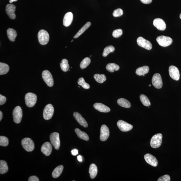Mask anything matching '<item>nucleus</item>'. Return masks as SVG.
<instances>
[{
    "label": "nucleus",
    "instance_id": "obj_13",
    "mask_svg": "<svg viewBox=\"0 0 181 181\" xmlns=\"http://www.w3.org/2000/svg\"><path fill=\"white\" fill-rule=\"evenodd\" d=\"M169 72L170 77L176 81L180 79V72L177 67L174 66H170L169 68Z\"/></svg>",
    "mask_w": 181,
    "mask_h": 181
},
{
    "label": "nucleus",
    "instance_id": "obj_46",
    "mask_svg": "<svg viewBox=\"0 0 181 181\" xmlns=\"http://www.w3.org/2000/svg\"><path fill=\"white\" fill-rule=\"evenodd\" d=\"M77 159L78 161H79L80 162H81L82 161V157L81 155H78L77 157Z\"/></svg>",
    "mask_w": 181,
    "mask_h": 181
},
{
    "label": "nucleus",
    "instance_id": "obj_29",
    "mask_svg": "<svg viewBox=\"0 0 181 181\" xmlns=\"http://www.w3.org/2000/svg\"><path fill=\"white\" fill-rule=\"evenodd\" d=\"M91 25V23L90 22H88L86 23L83 26L78 32L76 33L75 36H74V38H77L79 37L84 32L88 29Z\"/></svg>",
    "mask_w": 181,
    "mask_h": 181
},
{
    "label": "nucleus",
    "instance_id": "obj_9",
    "mask_svg": "<svg viewBox=\"0 0 181 181\" xmlns=\"http://www.w3.org/2000/svg\"><path fill=\"white\" fill-rule=\"evenodd\" d=\"M12 115L14 122L16 123H20L22 118L23 112L20 106H17L14 108Z\"/></svg>",
    "mask_w": 181,
    "mask_h": 181
},
{
    "label": "nucleus",
    "instance_id": "obj_47",
    "mask_svg": "<svg viewBox=\"0 0 181 181\" xmlns=\"http://www.w3.org/2000/svg\"><path fill=\"white\" fill-rule=\"evenodd\" d=\"M3 113L1 111H0V121H1L2 120V118H3Z\"/></svg>",
    "mask_w": 181,
    "mask_h": 181
},
{
    "label": "nucleus",
    "instance_id": "obj_27",
    "mask_svg": "<svg viewBox=\"0 0 181 181\" xmlns=\"http://www.w3.org/2000/svg\"><path fill=\"white\" fill-rule=\"evenodd\" d=\"M117 103L119 105L123 107L129 108L131 106V104L130 102L127 100L123 98L118 99L117 101Z\"/></svg>",
    "mask_w": 181,
    "mask_h": 181
},
{
    "label": "nucleus",
    "instance_id": "obj_44",
    "mask_svg": "<svg viewBox=\"0 0 181 181\" xmlns=\"http://www.w3.org/2000/svg\"><path fill=\"white\" fill-rule=\"evenodd\" d=\"M71 152L72 155H73V156H76V155L78 154V151L76 149H74L72 150Z\"/></svg>",
    "mask_w": 181,
    "mask_h": 181
},
{
    "label": "nucleus",
    "instance_id": "obj_7",
    "mask_svg": "<svg viewBox=\"0 0 181 181\" xmlns=\"http://www.w3.org/2000/svg\"><path fill=\"white\" fill-rule=\"evenodd\" d=\"M156 40L160 45L164 47L170 45L173 41L171 38L164 36H159L157 38Z\"/></svg>",
    "mask_w": 181,
    "mask_h": 181
},
{
    "label": "nucleus",
    "instance_id": "obj_35",
    "mask_svg": "<svg viewBox=\"0 0 181 181\" xmlns=\"http://www.w3.org/2000/svg\"><path fill=\"white\" fill-rule=\"evenodd\" d=\"M140 101L143 105L146 106H149L151 105V103L149 100L146 95L142 94L140 95Z\"/></svg>",
    "mask_w": 181,
    "mask_h": 181
},
{
    "label": "nucleus",
    "instance_id": "obj_5",
    "mask_svg": "<svg viewBox=\"0 0 181 181\" xmlns=\"http://www.w3.org/2000/svg\"><path fill=\"white\" fill-rule=\"evenodd\" d=\"M50 139L51 144L54 147L55 149L58 150L61 145L59 133L54 132L51 134L50 136Z\"/></svg>",
    "mask_w": 181,
    "mask_h": 181
},
{
    "label": "nucleus",
    "instance_id": "obj_42",
    "mask_svg": "<svg viewBox=\"0 0 181 181\" xmlns=\"http://www.w3.org/2000/svg\"><path fill=\"white\" fill-rule=\"evenodd\" d=\"M6 98L3 96L0 95V105H3L6 103Z\"/></svg>",
    "mask_w": 181,
    "mask_h": 181
},
{
    "label": "nucleus",
    "instance_id": "obj_22",
    "mask_svg": "<svg viewBox=\"0 0 181 181\" xmlns=\"http://www.w3.org/2000/svg\"><path fill=\"white\" fill-rule=\"evenodd\" d=\"M98 172L97 167L94 164H92L89 169V173L92 179L94 178L96 176Z\"/></svg>",
    "mask_w": 181,
    "mask_h": 181
},
{
    "label": "nucleus",
    "instance_id": "obj_14",
    "mask_svg": "<svg viewBox=\"0 0 181 181\" xmlns=\"http://www.w3.org/2000/svg\"><path fill=\"white\" fill-rule=\"evenodd\" d=\"M109 136V131L105 125H103L101 127L100 139L102 141H106Z\"/></svg>",
    "mask_w": 181,
    "mask_h": 181
},
{
    "label": "nucleus",
    "instance_id": "obj_17",
    "mask_svg": "<svg viewBox=\"0 0 181 181\" xmlns=\"http://www.w3.org/2000/svg\"><path fill=\"white\" fill-rule=\"evenodd\" d=\"M153 24L155 27L160 31L164 30L166 28V24L164 21L160 18H156L153 21Z\"/></svg>",
    "mask_w": 181,
    "mask_h": 181
},
{
    "label": "nucleus",
    "instance_id": "obj_18",
    "mask_svg": "<svg viewBox=\"0 0 181 181\" xmlns=\"http://www.w3.org/2000/svg\"><path fill=\"white\" fill-rule=\"evenodd\" d=\"M52 150V145L49 142H45L41 147V151L46 156H50Z\"/></svg>",
    "mask_w": 181,
    "mask_h": 181
},
{
    "label": "nucleus",
    "instance_id": "obj_38",
    "mask_svg": "<svg viewBox=\"0 0 181 181\" xmlns=\"http://www.w3.org/2000/svg\"><path fill=\"white\" fill-rule=\"evenodd\" d=\"M8 143H9V141L7 138L3 136H1L0 137V145L1 146H7Z\"/></svg>",
    "mask_w": 181,
    "mask_h": 181
},
{
    "label": "nucleus",
    "instance_id": "obj_43",
    "mask_svg": "<svg viewBox=\"0 0 181 181\" xmlns=\"http://www.w3.org/2000/svg\"><path fill=\"white\" fill-rule=\"evenodd\" d=\"M29 181H39V180L37 176H32L30 177L29 178Z\"/></svg>",
    "mask_w": 181,
    "mask_h": 181
},
{
    "label": "nucleus",
    "instance_id": "obj_51",
    "mask_svg": "<svg viewBox=\"0 0 181 181\" xmlns=\"http://www.w3.org/2000/svg\"><path fill=\"white\" fill-rule=\"evenodd\" d=\"M73 41H74V40H72V41H71V42H73Z\"/></svg>",
    "mask_w": 181,
    "mask_h": 181
},
{
    "label": "nucleus",
    "instance_id": "obj_1",
    "mask_svg": "<svg viewBox=\"0 0 181 181\" xmlns=\"http://www.w3.org/2000/svg\"><path fill=\"white\" fill-rule=\"evenodd\" d=\"M25 103L29 107H32L35 105L37 102V96L35 94L28 93L25 96Z\"/></svg>",
    "mask_w": 181,
    "mask_h": 181
},
{
    "label": "nucleus",
    "instance_id": "obj_19",
    "mask_svg": "<svg viewBox=\"0 0 181 181\" xmlns=\"http://www.w3.org/2000/svg\"><path fill=\"white\" fill-rule=\"evenodd\" d=\"M73 116L76 120L81 125L85 127H88V123L79 113L77 112H74Z\"/></svg>",
    "mask_w": 181,
    "mask_h": 181
},
{
    "label": "nucleus",
    "instance_id": "obj_11",
    "mask_svg": "<svg viewBox=\"0 0 181 181\" xmlns=\"http://www.w3.org/2000/svg\"><path fill=\"white\" fill-rule=\"evenodd\" d=\"M152 84L157 89H160L162 87L163 83L160 74L157 73L154 74L152 78Z\"/></svg>",
    "mask_w": 181,
    "mask_h": 181
},
{
    "label": "nucleus",
    "instance_id": "obj_26",
    "mask_svg": "<svg viewBox=\"0 0 181 181\" xmlns=\"http://www.w3.org/2000/svg\"><path fill=\"white\" fill-rule=\"evenodd\" d=\"M75 132L79 138L86 141L89 140V137L88 135L83 131H81L79 129H76Z\"/></svg>",
    "mask_w": 181,
    "mask_h": 181
},
{
    "label": "nucleus",
    "instance_id": "obj_36",
    "mask_svg": "<svg viewBox=\"0 0 181 181\" xmlns=\"http://www.w3.org/2000/svg\"><path fill=\"white\" fill-rule=\"evenodd\" d=\"M115 50V48L114 46L111 45L106 47L104 48L103 53V56L104 57H106L111 52H114Z\"/></svg>",
    "mask_w": 181,
    "mask_h": 181
},
{
    "label": "nucleus",
    "instance_id": "obj_50",
    "mask_svg": "<svg viewBox=\"0 0 181 181\" xmlns=\"http://www.w3.org/2000/svg\"><path fill=\"white\" fill-rule=\"evenodd\" d=\"M151 85H149V87H151Z\"/></svg>",
    "mask_w": 181,
    "mask_h": 181
},
{
    "label": "nucleus",
    "instance_id": "obj_3",
    "mask_svg": "<svg viewBox=\"0 0 181 181\" xmlns=\"http://www.w3.org/2000/svg\"><path fill=\"white\" fill-rule=\"evenodd\" d=\"M162 135L161 134H157L153 136L150 142L152 148H157L160 147L162 142Z\"/></svg>",
    "mask_w": 181,
    "mask_h": 181
},
{
    "label": "nucleus",
    "instance_id": "obj_33",
    "mask_svg": "<svg viewBox=\"0 0 181 181\" xmlns=\"http://www.w3.org/2000/svg\"><path fill=\"white\" fill-rule=\"evenodd\" d=\"M60 66L61 69L64 72L68 71L70 68V65L68 63V61L67 59H63L60 63Z\"/></svg>",
    "mask_w": 181,
    "mask_h": 181
},
{
    "label": "nucleus",
    "instance_id": "obj_15",
    "mask_svg": "<svg viewBox=\"0 0 181 181\" xmlns=\"http://www.w3.org/2000/svg\"><path fill=\"white\" fill-rule=\"evenodd\" d=\"M16 7L12 4H8L6 6V12L9 17L12 20L16 18V16L15 14Z\"/></svg>",
    "mask_w": 181,
    "mask_h": 181
},
{
    "label": "nucleus",
    "instance_id": "obj_49",
    "mask_svg": "<svg viewBox=\"0 0 181 181\" xmlns=\"http://www.w3.org/2000/svg\"><path fill=\"white\" fill-rule=\"evenodd\" d=\"M180 19H181V14H180Z\"/></svg>",
    "mask_w": 181,
    "mask_h": 181
},
{
    "label": "nucleus",
    "instance_id": "obj_2",
    "mask_svg": "<svg viewBox=\"0 0 181 181\" xmlns=\"http://www.w3.org/2000/svg\"><path fill=\"white\" fill-rule=\"evenodd\" d=\"M38 38L39 43L44 45L47 44L50 40V35L48 32L44 30H41L38 33Z\"/></svg>",
    "mask_w": 181,
    "mask_h": 181
},
{
    "label": "nucleus",
    "instance_id": "obj_24",
    "mask_svg": "<svg viewBox=\"0 0 181 181\" xmlns=\"http://www.w3.org/2000/svg\"><path fill=\"white\" fill-rule=\"evenodd\" d=\"M149 70V68L147 66L138 68L136 70V73L138 76H142L143 74H147Z\"/></svg>",
    "mask_w": 181,
    "mask_h": 181
},
{
    "label": "nucleus",
    "instance_id": "obj_48",
    "mask_svg": "<svg viewBox=\"0 0 181 181\" xmlns=\"http://www.w3.org/2000/svg\"><path fill=\"white\" fill-rule=\"evenodd\" d=\"M18 0H10L9 2L10 3H12L13 2H15L18 1Z\"/></svg>",
    "mask_w": 181,
    "mask_h": 181
},
{
    "label": "nucleus",
    "instance_id": "obj_40",
    "mask_svg": "<svg viewBox=\"0 0 181 181\" xmlns=\"http://www.w3.org/2000/svg\"><path fill=\"white\" fill-rule=\"evenodd\" d=\"M123 14V10L121 8H118V9L115 10L113 13V15L115 17L122 16Z\"/></svg>",
    "mask_w": 181,
    "mask_h": 181
},
{
    "label": "nucleus",
    "instance_id": "obj_6",
    "mask_svg": "<svg viewBox=\"0 0 181 181\" xmlns=\"http://www.w3.org/2000/svg\"><path fill=\"white\" fill-rule=\"evenodd\" d=\"M42 77L44 81L48 86L52 87L54 86V81L52 76L48 70H45L43 72Z\"/></svg>",
    "mask_w": 181,
    "mask_h": 181
},
{
    "label": "nucleus",
    "instance_id": "obj_16",
    "mask_svg": "<svg viewBox=\"0 0 181 181\" xmlns=\"http://www.w3.org/2000/svg\"><path fill=\"white\" fill-rule=\"evenodd\" d=\"M144 159L147 163L153 167H156L158 164L156 158L150 154L145 155Z\"/></svg>",
    "mask_w": 181,
    "mask_h": 181
},
{
    "label": "nucleus",
    "instance_id": "obj_20",
    "mask_svg": "<svg viewBox=\"0 0 181 181\" xmlns=\"http://www.w3.org/2000/svg\"><path fill=\"white\" fill-rule=\"evenodd\" d=\"M73 19V15L71 12H68L65 15L63 20V24L65 26L67 27L72 24Z\"/></svg>",
    "mask_w": 181,
    "mask_h": 181
},
{
    "label": "nucleus",
    "instance_id": "obj_39",
    "mask_svg": "<svg viewBox=\"0 0 181 181\" xmlns=\"http://www.w3.org/2000/svg\"><path fill=\"white\" fill-rule=\"evenodd\" d=\"M123 31L121 29H118L114 30L112 33V36L114 38H118L122 35Z\"/></svg>",
    "mask_w": 181,
    "mask_h": 181
},
{
    "label": "nucleus",
    "instance_id": "obj_8",
    "mask_svg": "<svg viewBox=\"0 0 181 181\" xmlns=\"http://www.w3.org/2000/svg\"><path fill=\"white\" fill-rule=\"evenodd\" d=\"M54 108L52 104H49L44 108L43 112V118L45 120H50L54 114Z\"/></svg>",
    "mask_w": 181,
    "mask_h": 181
},
{
    "label": "nucleus",
    "instance_id": "obj_45",
    "mask_svg": "<svg viewBox=\"0 0 181 181\" xmlns=\"http://www.w3.org/2000/svg\"><path fill=\"white\" fill-rule=\"evenodd\" d=\"M142 3L145 4H150L152 3V0H140Z\"/></svg>",
    "mask_w": 181,
    "mask_h": 181
},
{
    "label": "nucleus",
    "instance_id": "obj_12",
    "mask_svg": "<svg viewBox=\"0 0 181 181\" xmlns=\"http://www.w3.org/2000/svg\"><path fill=\"white\" fill-rule=\"evenodd\" d=\"M117 125L120 130L123 132L130 131L133 128L132 125L122 120H119L117 123Z\"/></svg>",
    "mask_w": 181,
    "mask_h": 181
},
{
    "label": "nucleus",
    "instance_id": "obj_37",
    "mask_svg": "<svg viewBox=\"0 0 181 181\" xmlns=\"http://www.w3.org/2000/svg\"><path fill=\"white\" fill-rule=\"evenodd\" d=\"M78 83V85L81 86L84 89H88L90 88V85L85 82L83 78L82 77L79 79Z\"/></svg>",
    "mask_w": 181,
    "mask_h": 181
},
{
    "label": "nucleus",
    "instance_id": "obj_23",
    "mask_svg": "<svg viewBox=\"0 0 181 181\" xmlns=\"http://www.w3.org/2000/svg\"><path fill=\"white\" fill-rule=\"evenodd\" d=\"M7 34L8 39L10 41L14 42L17 36L16 31L14 29L8 28L7 30Z\"/></svg>",
    "mask_w": 181,
    "mask_h": 181
},
{
    "label": "nucleus",
    "instance_id": "obj_28",
    "mask_svg": "<svg viewBox=\"0 0 181 181\" xmlns=\"http://www.w3.org/2000/svg\"><path fill=\"white\" fill-rule=\"evenodd\" d=\"M120 67L118 65L114 63H109L106 65V69L108 71L113 72L115 71H118L120 69Z\"/></svg>",
    "mask_w": 181,
    "mask_h": 181
},
{
    "label": "nucleus",
    "instance_id": "obj_34",
    "mask_svg": "<svg viewBox=\"0 0 181 181\" xmlns=\"http://www.w3.org/2000/svg\"><path fill=\"white\" fill-rule=\"evenodd\" d=\"M91 59L89 57H86L80 63V67L81 69H84L90 65Z\"/></svg>",
    "mask_w": 181,
    "mask_h": 181
},
{
    "label": "nucleus",
    "instance_id": "obj_25",
    "mask_svg": "<svg viewBox=\"0 0 181 181\" xmlns=\"http://www.w3.org/2000/svg\"><path fill=\"white\" fill-rule=\"evenodd\" d=\"M63 169V165H59L53 171L52 176L54 178H57L60 176L62 173Z\"/></svg>",
    "mask_w": 181,
    "mask_h": 181
},
{
    "label": "nucleus",
    "instance_id": "obj_4",
    "mask_svg": "<svg viewBox=\"0 0 181 181\" xmlns=\"http://www.w3.org/2000/svg\"><path fill=\"white\" fill-rule=\"evenodd\" d=\"M23 148L27 152H31L34 149V144L30 138H25L22 140Z\"/></svg>",
    "mask_w": 181,
    "mask_h": 181
},
{
    "label": "nucleus",
    "instance_id": "obj_30",
    "mask_svg": "<svg viewBox=\"0 0 181 181\" xmlns=\"http://www.w3.org/2000/svg\"><path fill=\"white\" fill-rule=\"evenodd\" d=\"M10 67L9 66L5 63H0V75L5 74L9 71Z\"/></svg>",
    "mask_w": 181,
    "mask_h": 181
},
{
    "label": "nucleus",
    "instance_id": "obj_32",
    "mask_svg": "<svg viewBox=\"0 0 181 181\" xmlns=\"http://www.w3.org/2000/svg\"><path fill=\"white\" fill-rule=\"evenodd\" d=\"M96 81L99 83H103L106 80V76L104 74H96L94 76Z\"/></svg>",
    "mask_w": 181,
    "mask_h": 181
},
{
    "label": "nucleus",
    "instance_id": "obj_52",
    "mask_svg": "<svg viewBox=\"0 0 181 181\" xmlns=\"http://www.w3.org/2000/svg\"><path fill=\"white\" fill-rule=\"evenodd\" d=\"M142 76H145V74H143V75Z\"/></svg>",
    "mask_w": 181,
    "mask_h": 181
},
{
    "label": "nucleus",
    "instance_id": "obj_41",
    "mask_svg": "<svg viewBox=\"0 0 181 181\" xmlns=\"http://www.w3.org/2000/svg\"><path fill=\"white\" fill-rule=\"evenodd\" d=\"M170 176L167 174L160 177L157 180L158 181H170Z\"/></svg>",
    "mask_w": 181,
    "mask_h": 181
},
{
    "label": "nucleus",
    "instance_id": "obj_31",
    "mask_svg": "<svg viewBox=\"0 0 181 181\" xmlns=\"http://www.w3.org/2000/svg\"><path fill=\"white\" fill-rule=\"evenodd\" d=\"M8 168L7 163L4 160L0 161V173L5 174L8 171Z\"/></svg>",
    "mask_w": 181,
    "mask_h": 181
},
{
    "label": "nucleus",
    "instance_id": "obj_10",
    "mask_svg": "<svg viewBox=\"0 0 181 181\" xmlns=\"http://www.w3.org/2000/svg\"><path fill=\"white\" fill-rule=\"evenodd\" d=\"M137 43L138 45L147 50H150L152 48V46L151 43L142 37L138 38Z\"/></svg>",
    "mask_w": 181,
    "mask_h": 181
},
{
    "label": "nucleus",
    "instance_id": "obj_21",
    "mask_svg": "<svg viewBox=\"0 0 181 181\" xmlns=\"http://www.w3.org/2000/svg\"><path fill=\"white\" fill-rule=\"evenodd\" d=\"M93 106L96 109L100 112L107 113L110 111L109 107L101 103H96Z\"/></svg>",
    "mask_w": 181,
    "mask_h": 181
}]
</instances>
